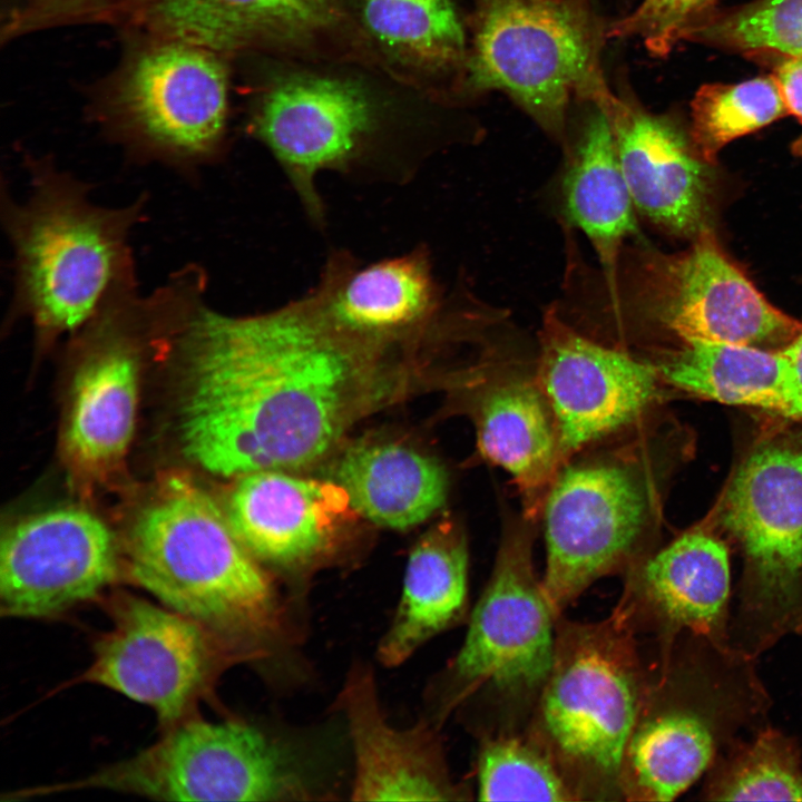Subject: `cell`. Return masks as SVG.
I'll return each instance as SVG.
<instances>
[{
	"label": "cell",
	"instance_id": "obj_34",
	"mask_svg": "<svg viewBox=\"0 0 802 802\" xmlns=\"http://www.w3.org/2000/svg\"><path fill=\"white\" fill-rule=\"evenodd\" d=\"M773 77L789 114L802 121V56H783Z\"/></svg>",
	"mask_w": 802,
	"mask_h": 802
},
{
	"label": "cell",
	"instance_id": "obj_4",
	"mask_svg": "<svg viewBox=\"0 0 802 802\" xmlns=\"http://www.w3.org/2000/svg\"><path fill=\"white\" fill-rule=\"evenodd\" d=\"M647 692L633 627L618 610L603 623L558 626L534 740L578 800L622 796L624 753Z\"/></svg>",
	"mask_w": 802,
	"mask_h": 802
},
{
	"label": "cell",
	"instance_id": "obj_33",
	"mask_svg": "<svg viewBox=\"0 0 802 802\" xmlns=\"http://www.w3.org/2000/svg\"><path fill=\"white\" fill-rule=\"evenodd\" d=\"M716 0H640L608 22V39H637L652 56L666 57L716 14Z\"/></svg>",
	"mask_w": 802,
	"mask_h": 802
},
{
	"label": "cell",
	"instance_id": "obj_1",
	"mask_svg": "<svg viewBox=\"0 0 802 802\" xmlns=\"http://www.w3.org/2000/svg\"><path fill=\"white\" fill-rule=\"evenodd\" d=\"M391 345L335 323L313 291L239 316L202 299L166 349L183 454L228 478L317 462L384 397Z\"/></svg>",
	"mask_w": 802,
	"mask_h": 802
},
{
	"label": "cell",
	"instance_id": "obj_26",
	"mask_svg": "<svg viewBox=\"0 0 802 802\" xmlns=\"http://www.w3.org/2000/svg\"><path fill=\"white\" fill-rule=\"evenodd\" d=\"M151 23L170 40L213 51L258 39H296L336 18L334 0H148Z\"/></svg>",
	"mask_w": 802,
	"mask_h": 802
},
{
	"label": "cell",
	"instance_id": "obj_21",
	"mask_svg": "<svg viewBox=\"0 0 802 802\" xmlns=\"http://www.w3.org/2000/svg\"><path fill=\"white\" fill-rule=\"evenodd\" d=\"M313 292L335 323L387 343L427 330L439 307L437 285L423 250L363 268L348 255L339 254L329 261Z\"/></svg>",
	"mask_w": 802,
	"mask_h": 802
},
{
	"label": "cell",
	"instance_id": "obj_18",
	"mask_svg": "<svg viewBox=\"0 0 802 802\" xmlns=\"http://www.w3.org/2000/svg\"><path fill=\"white\" fill-rule=\"evenodd\" d=\"M354 757L351 799L356 801H453L452 782L429 722L400 730L381 710L372 672L352 668L339 696Z\"/></svg>",
	"mask_w": 802,
	"mask_h": 802
},
{
	"label": "cell",
	"instance_id": "obj_14",
	"mask_svg": "<svg viewBox=\"0 0 802 802\" xmlns=\"http://www.w3.org/2000/svg\"><path fill=\"white\" fill-rule=\"evenodd\" d=\"M536 380L551 409L563 460L639 418L658 395V368L599 344L546 312Z\"/></svg>",
	"mask_w": 802,
	"mask_h": 802
},
{
	"label": "cell",
	"instance_id": "obj_31",
	"mask_svg": "<svg viewBox=\"0 0 802 802\" xmlns=\"http://www.w3.org/2000/svg\"><path fill=\"white\" fill-rule=\"evenodd\" d=\"M482 801H576L561 771L535 740L499 736L487 741L478 761Z\"/></svg>",
	"mask_w": 802,
	"mask_h": 802
},
{
	"label": "cell",
	"instance_id": "obj_17",
	"mask_svg": "<svg viewBox=\"0 0 802 802\" xmlns=\"http://www.w3.org/2000/svg\"><path fill=\"white\" fill-rule=\"evenodd\" d=\"M605 113L618 163L636 211L676 234L703 223L707 184L704 160L667 116L647 110L626 88L596 102Z\"/></svg>",
	"mask_w": 802,
	"mask_h": 802
},
{
	"label": "cell",
	"instance_id": "obj_7",
	"mask_svg": "<svg viewBox=\"0 0 802 802\" xmlns=\"http://www.w3.org/2000/svg\"><path fill=\"white\" fill-rule=\"evenodd\" d=\"M655 454L639 439L558 470L542 506L541 580L557 616L595 580L645 558L659 505Z\"/></svg>",
	"mask_w": 802,
	"mask_h": 802
},
{
	"label": "cell",
	"instance_id": "obj_5",
	"mask_svg": "<svg viewBox=\"0 0 802 802\" xmlns=\"http://www.w3.org/2000/svg\"><path fill=\"white\" fill-rule=\"evenodd\" d=\"M607 27L591 0H473L463 88L502 92L564 139L573 101L613 90L602 67Z\"/></svg>",
	"mask_w": 802,
	"mask_h": 802
},
{
	"label": "cell",
	"instance_id": "obj_37",
	"mask_svg": "<svg viewBox=\"0 0 802 802\" xmlns=\"http://www.w3.org/2000/svg\"><path fill=\"white\" fill-rule=\"evenodd\" d=\"M793 151L802 157V135L799 139H796L793 144Z\"/></svg>",
	"mask_w": 802,
	"mask_h": 802
},
{
	"label": "cell",
	"instance_id": "obj_15",
	"mask_svg": "<svg viewBox=\"0 0 802 802\" xmlns=\"http://www.w3.org/2000/svg\"><path fill=\"white\" fill-rule=\"evenodd\" d=\"M365 92L338 78L301 77L275 87L254 120L257 137L283 167L307 214L322 223L315 178L348 170L374 118Z\"/></svg>",
	"mask_w": 802,
	"mask_h": 802
},
{
	"label": "cell",
	"instance_id": "obj_28",
	"mask_svg": "<svg viewBox=\"0 0 802 802\" xmlns=\"http://www.w3.org/2000/svg\"><path fill=\"white\" fill-rule=\"evenodd\" d=\"M364 27L390 53L444 69L463 65L467 35L456 0H362Z\"/></svg>",
	"mask_w": 802,
	"mask_h": 802
},
{
	"label": "cell",
	"instance_id": "obj_3",
	"mask_svg": "<svg viewBox=\"0 0 802 802\" xmlns=\"http://www.w3.org/2000/svg\"><path fill=\"white\" fill-rule=\"evenodd\" d=\"M23 202L2 192L1 213L13 250L9 320L27 317L39 343L76 333L114 299L137 290L128 237L145 197L110 208L89 187L46 162L29 167Z\"/></svg>",
	"mask_w": 802,
	"mask_h": 802
},
{
	"label": "cell",
	"instance_id": "obj_23",
	"mask_svg": "<svg viewBox=\"0 0 802 802\" xmlns=\"http://www.w3.org/2000/svg\"><path fill=\"white\" fill-rule=\"evenodd\" d=\"M468 550L460 527L444 520L412 548L392 623L378 658L388 667L409 659L437 634L458 623L467 608Z\"/></svg>",
	"mask_w": 802,
	"mask_h": 802
},
{
	"label": "cell",
	"instance_id": "obj_25",
	"mask_svg": "<svg viewBox=\"0 0 802 802\" xmlns=\"http://www.w3.org/2000/svg\"><path fill=\"white\" fill-rule=\"evenodd\" d=\"M587 110L564 178L566 213L590 242L617 291V270L624 241L636 233V208L623 176L613 134L603 109L585 101Z\"/></svg>",
	"mask_w": 802,
	"mask_h": 802
},
{
	"label": "cell",
	"instance_id": "obj_36",
	"mask_svg": "<svg viewBox=\"0 0 802 802\" xmlns=\"http://www.w3.org/2000/svg\"><path fill=\"white\" fill-rule=\"evenodd\" d=\"M82 2H85V0H38L39 8L48 12L62 11Z\"/></svg>",
	"mask_w": 802,
	"mask_h": 802
},
{
	"label": "cell",
	"instance_id": "obj_8",
	"mask_svg": "<svg viewBox=\"0 0 802 802\" xmlns=\"http://www.w3.org/2000/svg\"><path fill=\"white\" fill-rule=\"evenodd\" d=\"M721 519L744 575L733 648L752 657L802 633V430L759 441L725 491Z\"/></svg>",
	"mask_w": 802,
	"mask_h": 802
},
{
	"label": "cell",
	"instance_id": "obj_27",
	"mask_svg": "<svg viewBox=\"0 0 802 802\" xmlns=\"http://www.w3.org/2000/svg\"><path fill=\"white\" fill-rule=\"evenodd\" d=\"M657 368L663 380L695 395L799 419L789 365L781 350L685 341Z\"/></svg>",
	"mask_w": 802,
	"mask_h": 802
},
{
	"label": "cell",
	"instance_id": "obj_22",
	"mask_svg": "<svg viewBox=\"0 0 802 802\" xmlns=\"http://www.w3.org/2000/svg\"><path fill=\"white\" fill-rule=\"evenodd\" d=\"M473 419L480 453L512 476L527 517H535L563 462L554 414L536 378L486 380Z\"/></svg>",
	"mask_w": 802,
	"mask_h": 802
},
{
	"label": "cell",
	"instance_id": "obj_30",
	"mask_svg": "<svg viewBox=\"0 0 802 802\" xmlns=\"http://www.w3.org/2000/svg\"><path fill=\"white\" fill-rule=\"evenodd\" d=\"M692 144L705 162L732 140L789 114L773 76L702 86L692 101Z\"/></svg>",
	"mask_w": 802,
	"mask_h": 802
},
{
	"label": "cell",
	"instance_id": "obj_24",
	"mask_svg": "<svg viewBox=\"0 0 802 802\" xmlns=\"http://www.w3.org/2000/svg\"><path fill=\"white\" fill-rule=\"evenodd\" d=\"M334 483L368 520L391 529L423 522L443 503L447 475L432 457L395 441L366 440L346 448Z\"/></svg>",
	"mask_w": 802,
	"mask_h": 802
},
{
	"label": "cell",
	"instance_id": "obj_12",
	"mask_svg": "<svg viewBox=\"0 0 802 802\" xmlns=\"http://www.w3.org/2000/svg\"><path fill=\"white\" fill-rule=\"evenodd\" d=\"M120 102L148 156L194 172L216 156L224 136L226 71L215 51L168 39L135 61Z\"/></svg>",
	"mask_w": 802,
	"mask_h": 802
},
{
	"label": "cell",
	"instance_id": "obj_11",
	"mask_svg": "<svg viewBox=\"0 0 802 802\" xmlns=\"http://www.w3.org/2000/svg\"><path fill=\"white\" fill-rule=\"evenodd\" d=\"M531 535L526 524L507 527L463 644L447 669L441 714L486 687L514 700L539 696L554 661L557 615L534 570Z\"/></svg>",
	"mask_w": 802,
	"mask_h": 802
},
{
	"label": "cell",
	"instance_id": "obj_2",
	"mask_svg": "<svg viewBox=\"0 0 802 802\" xmlns=\"http://www.w3.org/2000/svg\"><path fill=\"white\" fill-rule=\"evenodd\" d=\"M131 581L251 654L291 636L287 608L224 509L193 480L170 476L138 510L124 545Z\"/></svg>",
	"mask_w": 802,
	"mask_h": 802
},
{
	"label": "cell",
	"instance_id": "obj_6",
	"mask_svg": "<svg viewBox=\"0 0 802 802\" xmlns=\"http://www.w3.org/2000/svg\"><path fill=\"white\" fill-rule=\"evenodd\" d=\"M750 658L697 636L696 649L647 692L624 753L622 798L671 801L711 769L761 707Z\"/></svg>",
	"mask_w": 802,
	"mask_h": 802
},
{
	"label": "cell",
	"instance_id": "obj_35",
	"mask_svg": "<svg viewBox=\"0 0 802 802\" xmlns=\"http://www.w3.org/2000/svg\"><path fill=\"white\" fill-rule=\"evenodd\" d=\"M781 352L789 365L795 393L798 415L799 419H802V331L782 348Z\"/></svg>",
	"mask_w": 802,
	"mask_h": 802
},
{
	"label": "cell",
	"instance_id": "obj_16",
	"mask_svg": "<svg viewBox=\"0 0 802 802\" xmlns=\"http://www.w3.org/2000/svg\"><path fill=\"white\" fill-rule=\"evenodd\" d=\"M657 314L685 341L781 350L802 323L774 307L707 232L665 266Z\"/></svg>",
	"mask_w": 802,
	"mask_h": 802
},
{
	"label": "cell",
	"instance_id": "obj_9",
	"mask_svg": "<svg viewBox=\"0 0 802 802\" xmlns=\"http://www.w3.org/2000/svg\"><path fill=\"white\" fill-rule=\"evenodd\" d=\"M165 801L319 799L303 760L285 742L244 722L183 721L137 755L67 785Z\"/></svg>",
	"mask_w": 802,
	"mask_h": 802
},
{
	"label": "cell",
	"instance_id": "obj_10",
	"mask_svg": "<svg viewBox=\"0 0 802 802\" xmlns=\"http://www.w3.org/2000/svg\"><path fill=\"white\" fill-rule=\"evenodd\" d=\"M110 627L74 683L110 688L150 707L172 728L183 722L223 668L254 659L203 624L166 606L117 593L106 602Z\"/></svg>",
	"mask_w": 802,
	"mask_h": 802
},
{
	"label": "cell",
	"instance_id": "obj_29",
	"mask_svg": "<svg viewBox=\"0 0 802 802\" xmlns=\"http://www.w3.org/2000/svg\"><path fill=\"white\" fill-rule=\"evenodd\" d=\"M713 801H802V763L792 739L766 728L717 757L704 788Z\"/></svg>",
	"mask_w": 802,
	"mask_h": 802
},
{
	"label": "cell",
	"instance_id": "obj_19",
	"mask_svg": "<svg viewBox=\"0 0 802 802\" xmlns=\"http://www.w3.org/2000/svg\"><path fill=\"white\" fill-rule=\"evenodd\" d=\"M234 479L223 509L241 542L260 563L300 570L330 554L342 508L349 506L336 483L283 470Z\"/></svg>",
	"mask_w": 802,
	"mask_h": 802
},
{
	"label": "cell",
	"instance_id": "obj_32",
	"mask_svg": "<svg viewBox=\"0 0 802 802\" xmlns=\"http://www.w3.org/2000/svg\"><path fill=\"white\" fill-rule=\"evenodd\" d=\"M688 40L744 53L802 56V0H754L715 16Z\"/></svg>",
	"mask_w": 802,
	"mask_h": 802
},
{
	"label": "cell",
	"instance_id": "obj_13",
	"mask_svg": "<svg viewBox=\"0 0 802 802\" xmlns=\"http://www.w3.org/2000/svg\"><path fill=\"white\" fill-rule=\"evenodd\" d=\"M119 547L111 530L81 508L29 516L2 535L1 614L45 618L98 597L119 574Z\"/></svg>",
	"mask_w": 802,
	"mask_h": 802
},
{
	"label": "cell",
	"instance_id": "obj_20",
	"mask_svg": "<svg viewBox=\"0 0 802 802\" xmlns=\"http://www.w3.org/2000/svg\"><path fill=\"white\" fill-rule=\"evenodd\" d=\"M632 570L617 608L628 622L643 616L666 636L686 630L731 646L726 629L730 559L718 537L704 529L686 531Z\"/></svg>",
	"mask_w": 802,
	"mask_h": 802
}]
</instances>
